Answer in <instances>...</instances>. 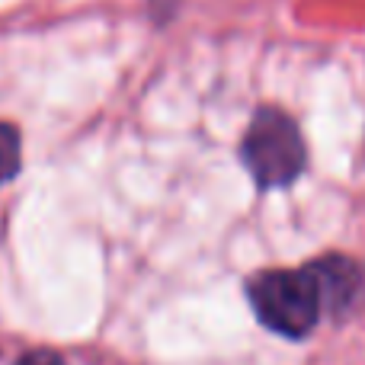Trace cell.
I'll use <instances>...</instances> for the list:
<instances>
[{"instance_id":"6da1fadb","label":"cell","mask_w":365,"mask_h":365,"mask_svg":"<svg viewBox=\"0 0 365 365\" xmlns=\"http://www.w3.org/2000/svg\"><path fill=\"white\" fill-rule=\"evenodd\" d=\"M247 295H250L259 324L289 340L308 336L314 324L321 321V298H317V285L308 266L263 272V276L250 279Z\"/></svg>"},{"instance_id":"7a4b0ae2","label":"cell","mask_w":365,"mask_h":365,"mask_svg":"<svg viewBox=\"0 0 365 365\" xmlns=\"http://www.w3.org/2000/svg\"><path fill=\"white\" fill-rule=\"evenodd\" d=\"M240 160L257 180V186L276 189L302 177L308 151L289 115L279 109H259L244 135Z\"/></svg>"},{"instance_id":"3957f363","label":"cell","mask_w":365,"mask_h":365,"mask_svg":"<svg viewBox=\"0 0 365 365\" xmlns=\"http://www.w3.org/2000/svg\"><path fill=\"white\" fill-rule=\"evenodd\" d=\"M311 279L317 285V298H321V311L330 314H349L365 302V276L359 263L346 257H324L308 266Z\"/></svg>"},{"instance_id":"277c9868","label":"cell","mask_w":365,"mask_h":365,"mask_svg":"<svg viewBox=\"0 0 365 365\" xmlns=\"http://www.w3.org/2000/svg\"><path fill=\"white\" fill-rule=\"evenodd\" d=\"M19 173V132L6 122H0V182L13 180Z\"/></svg>"},{"instance_id":"5b68a950","label":"cell","mask_w":365,"mask_h":365,"mask_svg":"<svg viewBox=\"0 0 365 365\" xmlns=\"http://www.w3.org/2000/svg\"><path fill=\"white\" fill-rule=\"evenodd\" d=\"M13 365H64L61 362V356H55V353H45V349H36V353H26V356H19Z\"/></svg>"}]
</instances>
